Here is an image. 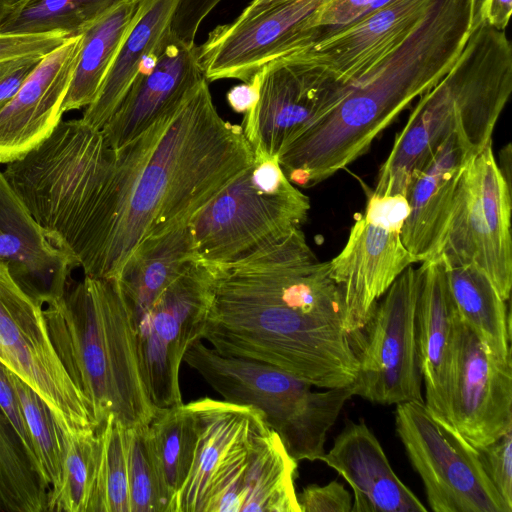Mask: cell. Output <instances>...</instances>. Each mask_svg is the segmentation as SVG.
<instances>
[{
	"label": "cell",
	"instance_id": "cell-3",
	"mask_svg": "<svg viewBox=\"0 0 512 512\" xmlns=\"http://www.w3.org/2000/svg\"><path fill=\"white\" fill-rule=\"evenodd\" d=\"M477 0H431L408 35L360 76L339 86L337 102L278 155L288 180L311 187L345 168L459 57Z\"/></svg>",
	"mask_w": 512,
	"mask_h": 512
},
{
	"label": "cell",
	"instance_id": "cell-33",
	"mask_svg": "<svg viewBox=\"0 0 512 512\" xmlns=\"http://www.w3.org/2000/svg\"><path fill=\"white\" fill-rule=\"evenodd\" d=\"M49 490L30 467L0 410V511L46 512Z\"/></svg>",
	"mask_w": 512,
	"mask_h": 512
},
{
	"label": "cell",
	"instance_id": "cell-31",
	"mask_svg": "<svg viewBox=\"0 0 512 512\" xmlns=\"http://www.w3.org/2000/svg\"><path fill=\"white\" fill-rule=\"evenodd\" d=\"M121 0H15L0 33L80 35Z\"/></svg>",
	"mask_w": 512,
	"mask_h": 512
},
{
	"label": "cell",
	"instance_id": "cell-7",
	"mask_svg": "<svg viewBox=\"0 0 512 512\" xmlns=\"http://www.w3.org/2000/svg\"><path fill=\"white\" fill-rule=\"evenodd\" d=\"M309 210V198L288 180L278 156H254L190 220L197 258L212 267L238 262L300 229Z\"/></svg>",
	"mask_w": 512,
	"mask_h": 512
},
{
	"label": "cell",
	"instance_id": "cell-22",
	"mask_svg": "<svg viewBox=\"0 0 512 512\" xmlns=\"http://www.w3.org/2000/svg\"><path fill=\"white\" fill-rule=\"evenodd\" d=\"M416 303L417 345L424 404L431 415L452 428V388L457 312L440 257L422 262Z\"/></svg>",
	"mask_w": 512,
	"mask_h": 512
},
{
	"label": "cell",
	"instance_id": "cell-39",
	"mask_svg": "<svg viewBox=\"0 0 512 512\" xmlns=\"http://www.w3.org/2000/svg\"><path fill=\"white\" fill-rule=\"evenodd\" d=\"M0 410L5 416L6 420L9 422L10 427L13 430L18 443L23 450L30 467L47 487L43 469L39 461L34 442L27 427L17 393L8 378L7 369L1 362Z\"/></svg>",
	"mask_w": 512,
	"mask_h": 512
},
{
	"label": "cell",
	"instance_id": "cell-16",
	"mask_svg": "<svg viewBox=\"0 0 512 512\" xmlns=\"http://www.w3.org/2000/svg\"><path fill=\"white\" fill-rule=\"evenodd\" d=\"M450 411L453 429L475 449L512 429V361L495 360L458 315Z\"/></svg>",
	"mask_w": 512,
	"mask_h": 512
},
{
	"label": "cell",
	"instance_id": "cell-44",
	"mask_svg": "<svg viewBox=\"0 0 512 512\" xmlns=\"http://www.w3.org/2000/svg\"><path fill=\"white\" fill-rule=\"evenodd\" d=\"M512 11V0H482L474 17L490 26L505 30Z\"/></svg>",
	"mask_w": 512,
	"mask_h": 512
},
{
	"label": "cell",
	"instance_id": "cell-47",
	"mask_svg": "<svg viewBox=\"0 0 512 512\" xmlns=\"http://www.w3.org/2000/svg\"><path fill=\"white\" fill-rule=\"evenodd\" d=\"M279 1H282V0H252L250 2V4L245 9L254 10V9H258V8H261V7H264V6L273 4L275 2H279Z\"/></svg>",
	"mask_w": 512,
	"mask_h": 512
},
{
	"label": "cell",
	"instance_id": "cell-32",
	"mask_svg": "<svg viewBox=\"0 0 512 512\" xmlns=\"http://www.w3.org/2000/svg\"><path fill=\"white\" fill-rule=\"evenodd\" d=\"M96 434L97 463L88 512H131L126 426L110 414Z\"/></svg>",
	"mask_w": 512,
	"mask_h": 512
},
{
	"label": "cell",
	"instance_id": "cell-45",
	"mask_svg": "<svg viewBox=\"0 0 512 512\" xmlns=\"http://www.w3.org/2000/svg\"><path fill=\"white\" fill-rule=\"evenodd\" d=\"M259 84L254 77L251 82L237 85L227 93L230 107L237 113H247L257 102Z\"/></svg>",
	"mask_w": 512,
	"mask_h": 512
},
{
	"label": "cell",
	"instance_id": "cell-9",
	"mask_svg": "<svg viewBox=\"0 0 512 512\" xmlns=\"http://www.w3.org/2000/svg\"><path fill=\"white\" fill-rule=\"evenodd\" d=\"M397 434L434 512H512L485 474L476 449L435 419L423 401L397 404Z\"/></svg>",
	"mask_w": 512,
	"mask_h": 512
},
{
	"label": "cell",
	"instance_id": "cell-29",
	"mask_svg": "<svg viewBox=\"0 0 512 512\" xmlns=\"http://www.w3.org/2000/svg\"><path fill=\"white\" fill-rule=\"evenodd\" d=\"M140 0H121L81 33V45L62 112L86 108L96 98L133 25Z\"/></svg>",
	"mask_w": 512,
	"mask_h": 512
},
{
	"label": "cell",
	"instance_id": "cell-5",
	"mask_svg": "<svg viewBox=\"0 0 512 512\" xmlns=\"http://www.w3.org/2000/svg\"><path fill=\"white\" fill-rule=\"evenodd\" d=\"M512 92V46L503 30L473 23L451 69L423 93L379 169L373 194L406 196L414 175L454 131L475 153L491 143Z\"/></svg>",
	"mask_w": 512,
	"mask_h": 512
},
{
	"label": "cell",
	"instance_id": "cell-15",
	"mask_svg": "<svg viewBox=\"0 0 512 512\" xmlns=\"http://www.w3.org/2000/svg\"><path fill=\"white\" fill-rule=\"evenodd\" d=\"M255 77L259 96L242 125L255 156H278L338 99V83L324 80L293 53L273 60Z\"/></svg>",
	"mask_w": 512,
	"mask_h": 512
},
{
	"label": "cell",
	"instance_id": "cell-11",
	"mask_svg": "<svg viewBox=\"0 0 512 512\" xmlns=\"http://www.w3.org/2000/svg\"><path fill=\"white\" fill-rule=\"evenodd\" d=\"M409 213L406 196L372 194L350 229L341 252L329 263L345 306V326L354 344L377 302L414 262L401 232Z\"/></svg>",
	"mask_w": 512,
	"mask_h": 512
},
{
	"label": "cell",
	"instance_id": "cell-27",
	"mask_svg": "<svg viewBox=\"0 0 512 512\" xmlns=\"http://www.w3.org/2000/svg\"><path fill=\"white\" fill-rule=\"evenodd\" d=\"M180 0H140L138 15L124 38L95 100L81 118L101 129L114 113L148 58L171 30Z\"/></svg>",
	"mask_w": 512,
	"mask_h": 512
},
{
	"label": "cell",
	"instance_id": "cell-21",
	"mask_svg": "<svg viewBox=\"0 0 512 512\" xmlns=\"http://www.w3.org/2000/svg\"><path fill=\"white\" fill-rule=\"evenodd\" d=\"M0 262L42 305L69 287L77 260L53 244L0 171Z\"/></svg>",
	"mask_w": 512,
	"mask_h": 512
},
{
	"label": "cell",
	"instance_id": "cell-24",
	"mask_svg": "<svg viewBox=\"0 0 512 512\" xmlns=\"http://www.w3.org/2000/svg\"><path fill=\"white\" fill-rule=\"evenodd\" d=\"M190 404L197 421L198 440L191 470L175 497L173 512H204L216 478L267 427L263 414L248 405L209 397Z\"/></svg>",
	"mask_w": 512,
	"mask_h": 512
},
{
	"label": "cell",
	"instance_id": "cell-10",
	"mask_svg": "<svg viewBox=\"0 0 512 512\" xmlns=\"http://www.w3.org/2000/svg\"><path fill=\"white\" fill-rule=\"evenodd\" d=\"M0 362L47 404L63 432L96 429L86 399L65 370L43 305L0 262Z\"/></svg>",
	"mask_w": 512,
	"mask_h": 512
},
{
	"label": "cell",
	"instance_id": "cell-18",
	"mask_svg": "<svg viewBox=\"0 0 512 512\" xmlns=\"http://www.w3.org/2000/svg\"><path fill=\"white\" fill-rule=\"evenodd\" d=\"M298 462L268 426L214 482L204 512H300Z\"/></svg>",
	"mask_w": 512,
	"mask_h": 512
},
{
	"label": "cell",
	"instance_id": "cell-41",
	"mask_svg": "<svg viewBox=\"0 0 512 512\" xmlns=\"http://www.w3.org/2000/svg\"><path fill=\"white\" fill-rule=\"evenodd\" d=\"M300 512H351L352 497L344 486L331 481L311 484L297 494Z\"/></svg>",
	"mask_w": 512,
	"mask_h": 512
},
{
	"label": "cell",
	"instance_id": "cell-25",
	"mask_svg": "<svg viewBox=\"0 0 512 512\" xmlns=\"http://www.w3.org/2000/svg\"><path fill=\"white\" fill-rule=\"evenodd\" d=\"M321 461L351 486V512H426L399 479L373 432L363 420L348 421Z\"/></svg>",
	"mask_w": 512,
	"mask_h": 512
},
{
	"label": "cell",
	"instance_id": "cell-4",
	"mask_svg": "<svg viewBox=\"0 0 512 512\" xmlns=\"http://www.w3.org/2000/svg\"><path fill=\"white\" fill-rule=\"evenodd\" d=\"M53 346L96 428L110 415L147 424L156 409L144 384L135 326L115 277L84 275L43 305Z\"/></svg>",
	"mask_w": 512,
	"mask_h": 512
},
{
	"label": "cell",
	"instance_id": "cell-19",
	"mask_svg": "<svg viewBox=\"0 0 512 512\" xmlns=\"http://www.w3.org/2000/svg\"><path fill=\"white\" fill-rule=\"evenodd\" d=\"M81 45V34L46 54L18 91L0 105V163L23 157L61 120Z\"/></svg>",
	"mask_w": 512,
	"mask_h": 512
},
{
	"label": "cell",
	"instance_id": "cell-36",
	"mask_svg": "<svg viewBox=\"0 0 512 512\" xmlns=\"http://www.w3.org/2000/svg\"><path fill=\"white\" fill-rule=\"evenodd\" d=\"M126 450L131 512H173V498L154 460L147 424L126 427Z\"/></svg>",
	"mask_w": 512,
	"mask_h": 512
},
{
	"label": "cell",
	"instance_id": "cell-23",
	"mask_svg": "<svg viewBox=\"0 0 512 512\" xmlns=\"http://www.w3.org/2000/svg\"><path fill=\"white\" fill-rule=\"evenodd\" d=\"M475 155L468 142L454 131L412 178L406 193L409 213L401 237L414 262L438 257L461 174Z\"/></svg>",
	"mask_w": 512,
	"mask_h": 512
},
{
	"label": "cell",
	"instance_id": "cell-34",
	"mask_svg": "<svg viewBox=\"0 0 512 512\" xmlns=\"http://www.w3.org/2000/svg\"><path fill=\"white\" fill-rule=\"evenodd\" d=\"M7 372L34 442L50 501L61 487L65 457L64 432L43 399L15 374L9 370Z\"/></svg>",
	"mask_w": 512,
	"mask_h": 512
},
{
	"label": "cell",
	"instance_id": "cell-2",
	"mask_svg": "<svg viewBox=\"0 0 512 512\" xmlns=\"http://www.w3.org/2000/svg\"><path fill=\"white\" fill-rule=\"evenodd\" d=\"M202 340L319 388L349 386L357 376L342 293L321 263L268 261L214 279Z\"/></svg>",
	"mask_w": 512,
	"mask_h": 512
},
{
	"label": "cell",
	"instance_id": "cell-37",
	"mask_svg": "<svg viewBox=\"0 0 512 512\" xmlns=\"http://www.w3.org/2000/svg\"><path fill=\"white\" fill-rule=\"evenodd\" d=\"M392 1L394 0H331L315 16L311 44Z\"/></svg>",
	"mask_w": 512,
	"mask_h": 512
},
{
	"label": "cell",
	"instance_id": "cell-1",
	"mask_svg": "<svg viewBox=\"0 0 512 512\" xmlns=\"http://www.w3.org/2000/svg\"><path fill=\"white\" fill-rule=\"evenodd\" d=\"M253 161L242 126L220 116L204 78L123 146L99 135L62 160L45 187L46 215L84 275L116 277L141 241L189 223Z\"/></svg>",
	"mask_w": 512,
	"mask_h": 512
},
{
	"label": "cell",
	"instance_id": "cell-40",
	"mask_svg": "<svg viewBox=\"0 0 512 512\" xmlns=\"http://www.w3.org/2000/svg\"><path fill=\"white\" fill-rule=\"evenodd\" d=\"M68 37L62 32L41 34L0 33V61L23 56H45Z\"/></svg>",
	"mask_w": 512,
	"mask_h": 512
},
{
	"label": "cell",
	"instance_id": "cell-12",
	"mask_svg": "<svg viewBox=\"0 0 512 512\" xmlns=\"http://www.w3.org/2000/svg\"><path fill=\"white\" fill-rule=\"evenodd\" d=\"M214 267L196 260L157 298L135 326L140 370L156 410L182 404L180 367L202 340Z\"/></svg>",
	"mask_w": 512,
	"mask_h": 512
},
{
	"label": "cell",
	"instance_id": "cell-14",
	"mask_svg": "<svg viewBox=\"0 0 512 512\" xmlns=\"http://www.w3.org/2000/svg\"><path fill=\"white\" fill-rule=\"evenodd\" d=\"M331 0H282L244 9L231 23L215 27L198 46L207 81L251 80L270 62L311 44L316 13Z\"/></svg>",
	"mask_w": 512,
	"mask_h": 512
},
{
	"label": "cell",
	"instance_id": "cell-46",
	"mask_svg": "<svg viewBox=\"0 0 512 512\" xmlns=\"http://www.w3.org/2000/svg\"><path fill=\"white\" fill-rule=\"evenodd\" d=\"M15 0H0V25L10 12L12 4Z\"/></svg>",
	"mask_w": 512,
	"mask_h": 512
},
{
	"label": "cell",
	"instance_id": "cell-13",
	"mask_svg": "<svg viewBox=\"0 0 512 512\" xmlns=\"http://www.w3.org/2000/svg\"><path fill=\"white\" fill-rule=\"evenodd\" d=\"M418 272L411 265L379 300L355 345L354 395L381 405L423 401L418 356ZM362 331V332H363Z\"/></svg>",
	"mask_w": 512,
	"mask_h": 512
},
{
	"label": "cell",
	"instance_id": "cell-20",
	"mask_svg": "<svg viewBox=\"0 0 512 512\" xmlns=\"http://www.w3.org/2000/svg\"><path fill=\"white\" fill-rule=\"evenodd\" d=\"M431 0H394L325 38L292 52L329 82L346 84L400 43Z\"/></svg>",
	"mask_w": 512,
	"mask_h": 512
},
{
	"label": "cell",
	"instance_id": "cell-17",
	"mask_svg": "<svg viewBox=\"0 0 512 512\" xmlns=\"http://www.w3.org/2000/svg\"><path fill=\"white\" fill-rule=\"evenodd\" d=\"M203 79L198 46L170 30L101 128L106 145L116 149L134 139L176 109Z\"/></svg>",
	"mask_w": 512,
	"mask_h": 512
},
{
	"label": "cell",
	"instance_id": "cell-30",
	"mask_svg": "<svg viewBox=\"0 0 512 512\" xmlns=\"http://www.w3.org/2000/svg\"><path fill=\"white\" fill-rule=\"evenodd\" d=\"M147 436L174 505L191 470L198 440L197 421L190 402L156 410L147 423Z\"/></svg>",
	"mask_w": 512,
	"mask_h": 512
},
{
	"label": "cell",
	"instance_id": "cell-26",
	"mask_svg": "<svg viewBox=\"0 0 512 512\" xmlns=\"http://www.w3.org/2000/svg\"><path fill=\"white\" fill-rule=\"evenodd\" d=\"M196 260L189 223L141 241L115 277L134 326Z\"/></svg>",
	"mask_w": 512,
	"mask_h": 512
},
{
	"label": "cell",
	"instance_id": "cell-43",
	"mask_svg": "<svg viewBox=\"0 0 512 512\" xmlns=\"http://www.w3.org/2000/svg\"><path fill=\"white\" fill-rule=\"evenodd\" d=\"M44 56H23L0 61V105L8 101Z\"/></svg>",
	"mask_w": 512,
	"mask_h": 512
},
{
	"label": "cell",
	"instance_id": "cell-6",
	"mask_svg": "<svg viewBox=\"0 0 512 512\" xmlns=\"http://www.w3.org/2000/svg\"><path fill=\"white\" fill-rule=\"evenodd\" d=\"M183 362L223 400L259 410L297 462L322 459L327 432L354 396L353 385L317 392L310 383L278 367L222 355L202 340L188 349Z\"/></svg>",
	"mask_w": 512,
	"mask_h": 512
},
{
	"label": "cell",
	"instance_id": "cell-38",
	"mask_svg": "<svg viewBox=\"0 0 512 512\" xmlns=\"http://www.w3.org/2000/svg\"><path fill=\"white\" fill-rule=\"evenodd\" d=\"M476 452L485 474L512 509V429Z\"/></svg>",
	"mask_w": 512,
	"mask_h": 512
},
{
	"label": "cell",
	"instance_id": "cell-35",
	"mask_svg": "<svg viewBox=\"0 0 512 512\" xmlns=\"http://www.w3.org/2000/svg\"><path fill=\"white\" fill-rule=\"evenodd\" d=\"M61 487L48 503L49 512H88L97 463L96 429L64 432Z\"/></svg>",
	"mask_w": 512,
	"mask_h": 512
},
{
	"label": "cell",
	"instance_id": "cell-28",
	"mask_svg": "<svg viewBox=\"0 0 512 512\" xmlns=\"http://www.w3.org/2000/svg\"><path fill=\"white\" fill-rule=\"evenodd\" d=\"M444 264L449 290L460 320L473 331L495 360L500 363L512 361L510 314L506 300L477 266Z\"/></svg>",
	"mask_w": 512,
	"mask_h": 512
},
{
	"label": "cell",
	"instance_id": "cell-42",
	"mask_svg": "<svg viewBox=\"0 0 512 512\" xmlns=\"http://www.w3.org/2000/svg\"><path fill=\"white\" fill-rule=\"evenodd\" d=\"M221 0H180L171 22L172 33L180 40L195 43L200 24Z\"/></svg>",
	"mask_w": 512,
	"mask_h": 512
},
{
	"label": "cell",
	"instance_id": "cell-8",
	"mask_svg": "<svg viewBox=\"0 0 512 512\" xmlns=\"http://www.w3.org/2000/svg\"><path fill=\"white\" fill-rule=\"evenodd\" d=\"M438 257L473 264L504 300L512 287L511 191L488 144L465 166Z\"/></svg>",
	"mask_w": 512,
	"mask_h": 512
}]
</instances>
